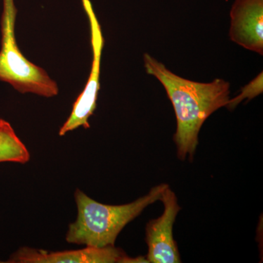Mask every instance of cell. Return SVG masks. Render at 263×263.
Masks as SVG:
<instances>
[{
	"label": "cell",
	"instance_id": "obj_1",
	"mask_svg": "<svg viewBox=\"0 0 263 263\" xmlns=\"http://www.w3.org/2000/svg\"><path fill=\"white\" fill-rule=\"evenodd\" d=\"M143 62L147 73L160 81L174 106L177 120L174 141L178 157L193 160L198 144V134L208 118L230 100V84L216 79L199 83L176 75L156 59L145 53Z\"/></svg>",
	"mask_w": 263,
	"mask_h": 263
},
{
	"label": "cell",
	"instance_id": "obj_2",
	"mask_svg": "<svg viewBox=\"0 0 263 263\" xmlns=\"http://www.w3.org/2000/svg\"><path fill=\"white\" fill-rule=\"evenodd\" d=\"M168 185H158L146 196L121 205H105L92 200L79 189L76 190L77 219L69 226L67 243L103 248L114 246L118 235L128 223L139 216L148 205L160 200Z\"/></svg>",
	"mask_w": 263,
	"mask_h": 263
},
{
	"label": "cell",
	"instance_id": "obj_3",
	"mask_svg": "<svg viewBox=\"0 0 263 263\" xmlns=\"http://www.w3.org/2000/svg\"><path fill=\"white\" fill-rule=\"evenodd\" d=\"M1 19L0 81L11 85L22 94L33 93L51 98L58 94L57 83L47 72L34 65L21 53L15 37L17 10L13 0H3Z\"/></svg>",
	"mask_w": 263,
	"mask_h": 263
},
{
	"label": "cell",
	"instance_id": "obj_4",
	"mask_svg": "<svg viewBox=\"0 0 263 263\" xmlns=\"http://www.w3.org/2000/svg\"><path fill=\"white\" fill-rule=\"evenodd\" d=\"M83 7L89 18L93 61L89 80L84 91L76 99L72 112L60 129L59 135L64 136L68 132L83 127L89 129V119L96 109L98 91L100 90V62L104 46V37L101 26L93 10L90 0H81Z\"/></svg>",
	"mask_w": 263,
	"mask_h": 263
},
{
	"label": "cell",
	"instance_id": "obj_5",
	"mask_svg": "<svg viewBox=\"0 0 263 263\" xmlns=\"http://www.w3.org/2000/svg\"><path fill=\"white\" fill-rule=\"evenodd\" d=\"M161 201L164 204V212L157 219L148 223L146 229V240L148 245V262H181L179 252L174 239L173 229L180 208L177 197L171 189L164 190Z\"/></svg>",
	"mask_w": 263,
	"mask_h": 263
},
{
	"label": "cell",
	"instance_id": "obj_6",
	"mask_svg": "<svg viewBox=\"0 0 263 263\" xmlns=\"http://www.w3.org/2000/svg\"><path fill=\"white\" fill-rule=\"evenodd\" d=\"M128 256L114 246L95 248L86 247L79 250L48 252L43 249L22 247L12 254V263H124Z\"/></svg>",
	"mask_w": 263,
	"mask_h": 263
},
{
	"label": "cell",
	"instance_id": "obj_7",
	"mask_svg": "<svg viewBox=\"0 0 263 263\" xmlns=\"http://www.w3.org/2000/svg\"><path fill=\"white\" fill-rule=\"evenodd\" d=\"M230 40L262 55V0H236L230 11Z\"/></svg>",
	"mask_w": 263,
	"mask_h": 263
},
{
	"label": "cell",
	"instance_id": "obj_8",
	"mask_svg": "<svg viewBox=\"0 0 263 263\" xmlns=\"http://www.w3.org/2000/svg\"><path fill=\"white\" fill-rule=\"evenodd\" d=\"M262 72H261L253 81H251L249 84H247L241 89V92L238 97H235L232 100H230L227 107L230 110L234 109L238 104L241 103L245 99L250 100L255 98V97L258 96L259 95L262 94Z\"/></svg>",
	"mask_w": 263,
	"mask_h": 263
}]
</instances>
